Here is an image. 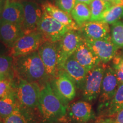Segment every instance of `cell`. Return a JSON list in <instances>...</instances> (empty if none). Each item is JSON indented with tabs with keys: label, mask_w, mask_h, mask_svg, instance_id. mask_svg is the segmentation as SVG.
Returning <instances> with one entry per match:
<instances>
[{
	"label": "cell",
	"mask_w": 123,
	"mask_h": 123,
	"mask_svg": "<svg viewBox=\"0 0 123 123\" xmlns=\"http://www.w3.org/2000/svg\"><path fill=\"white\" fill-rule=\"evenodd\" d=\"M13 68L18 78L36 83L41 87L50 79L38 51L13 58Z\"/></svg>",
	"instance_id": "cell-1"
},
{
	"label": "cell",
	"mask_w": 123,
	"mask_h": 123,
	"mask_svg": "<svg viewBox=\"0 0 123 123\" xmlns=\"http://www.w3.org/2000/svg\"><path fill=\"white\" fill-rule=\"evenodd\" d=\"M67 106L54 91L50 81L41 87L38 108L44 120L60 121L66 115Z\"/></svg>",
	"instance_id": "cell-2"
},
{
	"label": "cell",
	"mask_w": 123,
	"mask_h": 123,
	"mask_svg": "<svg viewBox=\"0 0 123 123\" xmlns=\"http://www.w3.org/2000/svg\"><path fill=\"white\" fill-rule=\"evenodd\" d=\"M14 88L17 99L21 106L29 109L38 107L41 89L40 85L18 78Z\"/></svg>",
	"instance_id": "cell-3"
},
{
	"label": "cell",
	"mask_w": 123,
	"mask_h": 123,
	"mask_svg": "<svg viewBox=\"0 0 123 123\" xmlns=\"http://www.w3.org/2000/svg\"><path fill=\"white\" fill-rule=\"evenodd\" d=\"M43 12L42 17L38 23L37 30L42 34L44 41L59 42L70 30L45 12Z\"/></svg>",
	"instance_id": "cell-4"
},
{
	"label": "cell",
	"mask_w": 123,
	"mask_h": 123,
	"mask_svg": "<svg viewBox=\"0 0 123 123\" xmlns=\"http://www.w3.org/2000/svg\"><path fill=\"white\" fill-rule=\"evenodd\" d=\"M119 82L116 73L113 67L108 66L105 68L100 93L99 95L98 111L100 112L105 111L111 101L116 93Z\"/></svg>",
	"instance_id": "cell-5"
},
{
	"label": "cell",
	"mask_w": 123,
	"mask_h": 123,
	"mask_svg": "<svg viewBox=\"0 0 123 123\" xmlns=\"http://www.w3.org/2000/svg\"><path fill=\"white\" fill-rule=\"evenodd\" d=\"M54 91L66 105L74 99L76 93V86L74 81L63 69L59 70L50 81Z\"/></svg>",
	"instance_id": "cell-6"
},
{
	"label": "cell",
	"mask_w": 123,
	"mask_h": 123,
	"mask_svg": "<svg viewBox=\"0 0 123 123\" xmlns=\"http://www.w3.org/2000/svg\"><path fill=\"white\" fill-rule=\"evenodd\" d=\"M83 39L79 31L70 30L58 42L59 70L63 69L66 61L74 54Z\"/></svg>",
	"instance_id": "cell-7"
},
{
	"label": "cell",
	"mask_w": 123,
	"mask_h": 123,
	"mask_svg": "<svg viewBox=\"0 0 123 123\" xmlns=\"http://www.w3.org/2000/svg\"><path fill=\"white\" fill-rule=\"evenodd\" d=\"M45 42L42 34L37 30L21 37L10 49L9 55L13 58L26 55L37 51Z\"/></svg>",
	"instance_id": "cell-8"
},
{
	"label": "cell",
	"mask_w": 123,
	"mask_h": 123,
	"mask_svg": "<svg viewBox=\"0 0 123 123\" xmlns=\"http://www.w3.org/2000/svg\"><path fill=\"white\" fill-rule=\"evenodd\" d=\"M92 107L87 101H78L68 104L66 113L60 121L66 123H88L95 118Z\"/></svg>",
	"instance_id": "cell-9"
},
{
	"label": "cell",
	"mask_w": 123,
	"mask_h": 123,
	"mask_svg": "<svg viewBox=\"0 0 123 123\" xmlns=\"http://www.w3.org/2000/svg\"><path fill=\"white\" fill-rule=\"evenodd\" d=\"M105 70V67L99 64L87 74L82 89L83 97L86 101H93L99 96Z\"/></svg>",
	"instance_id": "cell-10"
},
{
	"label": "cell",
	"mask_w": 123,
	"mask_h": 123,
	"mask_svg": "<svg viewBox=\"0 0 123 123\" xmlns=\"http://www.w3.org/2000/svg\"><path fill=\"white\" fill-rule=\"evenodd\" d=\"M38 51L47 74L52 79L59 71L58 42L45 41L41 44Z\"/></svg>",
	"instance_id": "cell-11"
},
{
	"label": "cell",
	"mask_w": 123,
	"mask_h": 123,
	"mask_svg": "<svg viewBox=\"0 0 123 123\" xmlns=\"http://www.w3.org/2000/svg\"><path fill=\"white\" fill-rule=\"evenodd\" d=\"M86 43L103 63L111 61L117 53L118 48L112 41L108 39L93 40L84 38Z\"/></svg>",
	"instance_id": "cell-12"
},
{
	"label": "cell",
	"mask_w": 123,
	"mask_h": 123,
	"mask_svg": "<svg viewBox=\"0 0 123 123\" xmlns=\"http://www.w3.org/2000/svg\"><path fill=\"white\" fill-rule=\"evenodd\" d=\"M22 4L24 7V15L22 28L26 34L37 30L38 23L43 12L42 7L33 1H25Z\"/></svg>",
	"instance_id": "cell-13"
},
{
	"label": "cell",
	"mask_w": 123,
	"mask_h": 123,
	"mask_svg": "<svg viewBox=\"0 0 123 123\" xmlns=\"http://www.w3.org/2000/svg\"><path fill=\"white\" fill-rule=\"evenodd\" d=\"M79 31L86 39L98 40L111 38L109 24L103 21H88L81 26Z\"/></svg>",
	"instance_id": "cell-14"
},
{
	"label": "cell",
	"mask_w": 123,
	"mask_h": 123,
	"mask_svg": "<svg viewBox=\"0 0 123 123\" xmlns=\"http://www.w3.org/2000/svg\"><path fill=\"white\" fill-rule=\"evenodd\" d=\"M25 34L22 26L0 19V41L9 49Z\"/></svg>",
	"instance_id": "cell-15"
},
{
	"label": "cell",
	"mask_w": 123,
	"mask_h": 123,
	"mask_svg": "<svg viewBox=\"0 0 123 123\" xmlns=\"http://www.w3.org/2000/svg\"><path fill=\"white\" fill-rule=\"evenodd\" d=\"M73 55L78 62L88 72L101 63L98 56L86 43L84 39Z\"/></svg>",
	"instance_id": "cell-16"
},
{
	"label": "cell",
	"mask_w": 123,
	"mask_h": 123,
	"mask_svg": "<svg viewBox=\"0 0 123 123\" xmlns=\"http://www.w3.org/2000/svg\"><path fill=\"white\" fill-rule=\"evenodd\" d=\"M63 70L74 81L76 88L82 90L88 72L78 62L73 55L66 61Z\"/></svg>",
	"instance_id": "cell-17"
},
{
	"label": "cell",
	"mask_w": 123,
	"mask_h": 123,
	"mask_svg": "<svg viewBox=\"0 0 123 123\" xmlns=\"http://www.w3.org/2000/svg\"><path fill=\"white\" fill-rule=\"evenodd\" d=\"M24 15L22 3L14 0H6L0 19L22 26Z\"/></svg>",
	"instance_id": "cell-18"
},
{
	"label": "cell",
	"mask_w": 123,
	"mask_h": 123,
	"mask_svg": "<svg viewBox=\"0 0 123 123\" xmlns=\"http://www.w3.org/2000/svg\"><path fill=\"white\" fill-rule=\"evenodd\" d=\"M43 11L45 12L54 19L67 26L70 30L80 31V27L77 25L71 15L60 9L51 3L46 2L41 6Z\"/></svg>",
	"instance_id": "cell-19"
},
{
	"label": "cell",
	"mask_w": 123,
	"mask_h": 123,
	"mask_svg": "<svg viewBox=\"0 0 123 123\" xmlns=\"http://www.w3.org/2000/svg\"><path fill=\"white\" fill-rule=\"evenodd\" d=\"M30 109L20 104L12 114L3 120L4 123H35V117Z\"/></svg>",
	"instance_id": "cell-20"
},
{
	"label": "cell",
	"mask_w": 123,
	"mask_h": 123,
	"mask_svg": "<svg viewBox=\"0 0 123 123\" xmlns=\"http://www.w3.org/2000/svg\"><path fill=\"white\" fill-rule=\"evenodd\" d=\"M19 104L14 88L8 95L0 98V119L4 120L12 114Z\"/></svg>",
	"instance_id": "cell-21"
},
{
	"label": "cell",
	"mask_w": 123,
	"mask_h": 123,
	"mask_svg": "<svg viewBox=\"0 0 123 123\" xmlns=\"http://www.w3.org/2000/svg\"><path fill=\"white\" fill-rule=\"evenodd\" d=\"M71 15L80 27L84 23L90 21L91 13L90 5L84 3H76L71 13Z\"/></svg>",
	"instance_id": "cell-22"
},
{
	"label": "cell",
	"mask_w": 123,
	"mask_h": 123,
	"mask_svg": "<svg viewBox=\"0 0 123 123\" xmlns=\"http://www.w3.org/2000/svg\"><path fill=\"white\" fill-rule=\"evenodd\" d=\"M123 109V83L119 84L116 93L105 111L106 116H114Z\"/></svg>",
	"instance_id": "cell-23"
},
{
	"label": "cell",
	"mask_w": 123,
	"mask_h": 123,
	"mask_svg": "<svg viewBox=\"0 0 123 123\" xmlns=\"http://www.w3.org/2000/svg\"><path fill=\"white\" fill-rule=\"evenodd\" d=\"M112 5L111 2L104 0H93L90 5L91 13L90 21H100L104 13Z\"/></svg>",
	"instance_id": "cell-24"
},
{
	"label": "cell",
	"mask_w": 123,
	"mask_h": 123,
	"mask_svg": "<svg viewBox=\"0 0 123 123\" xmlns=\"http://www.w3.org/2000/svg\"><path fill=\"white\" fill-rule=\"evenodd\" d=\"M13 58L10 55H0V78L1 80L13 79Z\"/></svg>",
	"instance_id": "cell-25"
},
{
	"label": "cell",
	"mask_w": 123,
	"mask_h": 123,
	"mask_svg": "<svg viewBox=\"0 0 123 123\" xmlns=\"http://www.w3.org/2000/svg\"><path fill=\"white\" fill-rule=\"evenodd\" d=\"M123 18V4L112 5L103 15L100 21L112 25Z\"/></svg>",
	"instance_id": "cell-26"
},
{
	"label": "cell",
	"mask_w": 123,
	"mask_h": 123,
	"mask_svg": "<svg viewBox=\"0 0 123 123\" xmlns=\"http://www.w3.org/2000/svg\"><path fill=\"white\" fill-rule=\"evenodd\" d=\"M111 37L118 48H123V22L119 21L111 25Z\"/></svg>",
	"instance_id": "cell-27"
},
{
	"label": "cell",
	"mask_w": 123,
	"mask_h": 123,
	"mask_svg": "<svg viewBox=\"0 0 123 123\" xmlns=\"http://www.w3.org/2000/svg\"><path fill=\"white\" fill-rule=\"evenodd\" d=\"M113 68L116 73L119 84L123 83V54L115 55L112 59Z\"/></svg>",
	"instance_id": "cell-28"
},
{
	"label": "cell",
	"mask_w": 123,
	"mask_h": 123,
	"mask_svg": "<svg viewBox=\"0 0 123 123\" xmlns=\"http://www.w3.org/2000/svg\"><path fill=\"white\" fill-rule=\"evenodd\" d=\"M14 83L12 79H7L0 81V98L8 95L14 90Z\"/></svg>",
	"instance_id": "cell-29"
},
{
	"label": "cell",
	"mask_w": 123,
	"mask_h": 123,
	"mask_svg": "<svg viewBox=\"0 0 123 123\" xmlns=\"http://www.w3.org/2000/svg\"><path fill=\"white\" fill-rule=\"evenodd\" d=\"M76 4V0H55L56 6L70 14Z\"/></svg>",
	"instance_id": "cell-30"
},
{
	"label": "cell",
	"mask_w": 123,
	"mask_h": 123,
	"mask_svg": "<svg viewBox=\"0 0 123 123\" xmlns=\"http://www.w3.org/2000/svg\"><path fill=\"white\" fill-rule=\"evenodd\" d=\"M112 123H123V109L112 117Z\"/></svg>",
	"instance_id": "cell-31"
},
{
	"label": "cell",
	"mask_w": 123,
	"mask_h": 123,
	"mask_svg": "<svg viewBox=\"0 0 123 123\" xmlns=\"http://www.w3.org/2000/svg\"><path fill=\"white\" fill-rule=\"evenodd\" d=\"M5 1L6 0H0V18L1 17V15H2L3 9H4Z\"/></svg>",
	"instance_id": "cell-32"
},
{
	"label": "cell",
	"mask_w": 123,
	"mask_h": 123,
	"mask_svg": "<svg viewBox=\"0 0 123 123\" xmlns=\"http://www.w3.org/2000/svg\"><path fill=\"white\" fill-rule=\"evenodd\" d=\"M112 117H109L101 120L99 121V122L98 123H112Z\"/></svg>",
	"instance_id": "cell-33"
},
{
	"label": "cell",
	"mask_w": 123,
	"mask_h": 123,
	"mask_svg": "<svg viewBox=\"0 0 123 123\" xmlns=\"http://www.w3.org/2000/svg\"><path fill=\"white\" fill-rule=\"evenodd\" d=\"M93 0H76V3H84V4H86L90 5L91 3Z\"/></svg>",
	"instance_id": "cell-34"
},
{
	"label": "cell",
	"mask_w": 123,
	"mask_h": 123,
	"mask_svg": "<svg viewBox=\"0 0 123 123\" xmlns=\"http://www.w3.org/2000/svg\"><path fill=\"white\" fill-rule=\"evenodd\" d=\"M112 5H122L123 4V0H112Z\"/></svg>",
	"instance_id": "cell-35"
},
{
	"label": "cell",
	"mask_w": 123,
	"mask_h": 123,
	"mask_svg": "<svg viewBox=\"0 0 123 123\" xmlns=\"http://www.w3.org/2000/svg\"><path fill=\"white\" fill-rule=\"evenodd\" d=\"M104 1H108V2H110L112 3V0H104Z\"/></svg>",
	"instance_id": "cell-36"
},
{
	"label": "cell",
	"mask_w": 123,
	"mask_h": 123,
	"mask_svg": "<svg viewBox=\"0 0 123 123\" xmlns=\"http://www.w3.org/2000/svg\"><path fill=\"white\" fill-rule=\"evenodd\" d=\"M1 78H0V81H1Z\"/></svg>",
	"instance_id": "cell-37"
},
{
	"label": "cell",
	"mask_w": 123,
	"mask_h": 123,
	"mask_svg": "<svg viewBox=\"0 0 123 123\" xmlns=\"http://www.w3.org/2000/svg\"></svg>",
	"instance_id": "cell-38"
}]
</instances>
